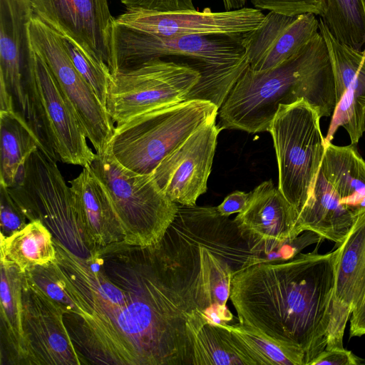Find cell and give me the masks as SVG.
<instances>
[{"label": "cell", "mask_w": 365, "mask_h": 365, "mask_svg": "<svg viewBox=\"0 0 365 365\" xmlns=\"http://www.w3.org/2000/svg\"><path fill=\"white\" fill-rule=\"evenodd\" d=\"M69 183L89 250L123 241V230L110 195L91 168H83Z\"/></svg>", "instance_id": "44dd1931"}, {"label": "cell", "mask_w": 365, "mask_h": 365, "mask_svg": "<svg viewBox=\"0 0 365 365\" xmlns=\"http://www.w3.org/2000/svg\"><path fill=\"white\" fill-rule=\"evenodd\" d=\"M320 115L307 101L280 105L268 132L279 170L278 188L298 213L306 203L325 154Z\"/></svg>", "instance_id": "ba28073f"}, {"label": "cell", "mask_w": 365, "mask_h": 365, "mask_svg": "<svg viewBox=\"0 0 365 365\" xmlns=\"http://www.w3.org/2000/svg\"><path fill=\"white\" fill-rule=\"evenodd\" d=\"M323 20L334 36L361 51L365 43V0H326Z\"/></svg>", "instance_id": "f1b7e54d"}, {"label": "cell", "mask_w": 365, "mask_h": 365, "mask_svg": "<svg viewBox=\"0 0 365 365\" xmlns=\"http://www.w3.org/2000/svg\"><path fill=\"white\" fill-rule=\"evenodd\" d=\"M53 240L70 301L63 319L83 364H192L187 322L197 308L158 244L121 241L80 257Z\"/></svg>", "instance_id": "6da1fadb"}, {"label": "cell", "mask_w": 365, "mask_h": 365, "mask_svg": "<svg viewBox=\"0 0 365 365\" xmlns=\"http://www.w3.org/2000/svg\"><path fill=\"white\" fill-rule=\"evenodd\" d=\"M29 221L11 196L7 187L0 183L1 235L9 237L23 229Z\"/></svg>", "instance_id": "836d02e7"}, {"label": "cell", "mask_w": 365, "mask_h": 365, "mask_svg": "<svg viewBox=\"0 0 365 365\" xmlns=\"http://www.w3.org/2000/svg\"><path fill=\"white\" fill-rule=\"evenodd\" d=\"M324 238L322 236L314 232L307 231L304 234L299 235L297 237L287 240L279 249L265 256L263 260L281 261L290 259L299 255L307 246L319 243Z\"/></svg>", "instance_id": "e575fe53"}, {"label": "cell", "mask_w": 365, "mask_h": 365, "mask_svg": "<svg viewBox=\"0 0 365 365\" xmlns=\"http://www.w3.org/2000/svg\"><path fill=\"white\" fill-rule=\"evenodd\" d=\"M255 8L296 16L313 14L323 17L327 9L326 0H250Z\"/></svg>", "instance_id": "d6a6232c"}, {"label": "cell", "mask_w": 365, "mask_h": 365, "mask_svg": "<svg viewBox=\"0 0 365 365\" xmlns=\"http://www.w3.org/2000/svg\"><path fill=\"white\" fill-rule=\"evenodd\" d=\"M1 262L14 264L23 273L52 262L56 248L51 232L39 221L29 223L9 237L1 235Z\"/></svg>", "instance_id": "83f0119b"}, {"label": "cell", "mask_w": 365, "mask_h": 365, "mask_svg": "<svg viewBox=\"0 0 365 365\" xmlns=\"http://www.w3.org/2000/svg\"><path fill=\"white\" fill-rule=\"evenodd\" d=\"M215 121L210 120L195 130L152 173L162 191L177 204L195 205L198 197L207 191L221 131Z\"/></svg>", "instance_id": "2e32d148"}, {"label": "cell", "mask_w": 365, "mask_h": 365, "mask_svg": "<svg viewBox=\"0 0 365 365\" xmlns=\"http://www.w3.org/2000/svg\"><path fill=\"white\" fill-rule=\"evenodd\" d=\"M307 101L320 117L331 116L336 100L332 68L320 31L297 55L262 72L247 68L219 108L217 128L268 131L280 105Z\"/></svg>", "instance_id": "3957f363"}, {"label": "cell", "mask_w": 365, "mask_h": 365, "mask_svg": "<svg viewBox=\"0 0 365 365\" xmlns=\"http://www.w3.org/2000/svg\"><path fill=\"white\" fill-rule=\"evenodd\" d=\"M250 197V192L235 191L227 195L223 202L217 207L218 212L223 216L229 217L234 213H240L247 207Z\"/></svg>", "instance_id": "74e56055"}, {"label": "cell", "mask_w": 365, "mask_h": 365, "mask_svg": "<svg viewBox=\"0 0 365 365\" xmlns=\"http://www.w3.org/2000/svg\"><path fill=\"white\" fill-rule=\"evenodd\" d=\"M33 51L47 64L76 110L97 153L107 149L114 124L91 86L77 71L58 33L33 15L29 24Z\"/></svg>", "instance_id": "8fae6325"}, {"label": "cell", "mask_w": 365, "mask_h": 365, "mask_svg": "<svg viewBox=\"0 0 365 365\" xmlns=\"http://www.w3.org/2000/svg\"><path fill=\"white\" fill-rule=\"evenodd\" d=\"M107 188L124 232V242L156 245L173 221L178 204L162 191L152 174L123 166L107 148L88 165Z\"/></svg>", "instance_id": "8992f818"}, {"label": "cell", "mask_w": 365, "mask_h": 365, "mask_svg": "<svg viewBox=\"0 0 365 365\" xmlns=\"http://www.w3.org/2000/svg\"><path fill=\"white\" fill-rule=\"evenodd\" d=\"M218 110L213 103L200 99L160 106L115 126L107 148L126 168L152 174L195 130L216 120Z\"/></svg>", "instance_id": "277c9868"}, {"label": "cell", "mask_w": 365, "mask_h": 365, "mask_svg": "<svg viewBox=\"0 0 365 365\" xmlns=\"http://www.w3.org/2000/svg\"><path fill=\"white\" fill-rule=\"evenodd\" d=\"M22 305L26 364H83L65 324L63 309L24 274Z\"/></svg>", "instance_id": "9a60e30c"}, {"label": "cell", "mask_w": 365, "mask_h": 365, "mask_svg": "<svg viewBox=\"0 0 365 365\" xmlns=\"http://www.w3.org/2000/svg\"><path fill=\"white\" fill-rule=\"evenodd\" d=\"M59 35L74 67L91 86L101 104L106 108L112 76L108 66L93 56L74 40Z\"/></svg>", "instance_id": "4dcf8cb0"}, {"label": "cell", "mask_w": 365, "mask_h": 365, "mask_svg": "<svg viewBox=\"0 0 365 365\" xmlns=\"http://www.w3.org/2000/svg\"><path fill=\"white\" fill-rule=\"evenodd\" d=\"M240 37L155 36L114 23L113 53L116 72L153 58L182 57L194 61L200 72L197 87L214 91L229 82L247 58Z\"/></svg>", "instance_id": "5b68a950"}, {"label": "cell", "mask_w": 365, "mask_h": 365, "mask_svg": "<svg viewBox=\"0 0 365 365\" xmlns=\"http://www.w3.org/2000/svg\"><path fill=\"white\" fill-rule=\"evenodd\" d=\"M193 365H258L239 336L226 323L210 322L195 309L187 322Z\"/></svg>", "instance_id": "7402d4cb"}, {"label": "cell", "mask_w": 365, "mask_h": 365, "mask_svg": "<svg viewBox=\"0 0 365 365\" xmlns=\"http://www.w3.org/2000/svg\"><path fill=\"white\" fill-rule=\"evenodd\" d=\"M24 273L1 262V364L25 365L27 352L22 324Z\"/></svg>", "instance_id": "d4e9b609"}, {"label": "cell", "mask_w": 365, "mask_h": 365, "mask_svg": "<svg viewBox=\"0 0 365 365\" xmlns=\"http://www.w3.org/2000/svg\"><path fill=\"white\" fill-rule=\"evenodd\" d=\"M227 324V323H226ZM245 344L258 365H304L303 357L259 331L238 322L227 324Z\"/></svg>", "instance_id": "f546056e"}, {"label": "cell", "mask_w": 365, "mask_h": 365, "mask_svg": "<svg viewBox=\"0 0 365 365\" xmlns=\"http://www.w3.org/2000/svg\"><path fill=\"white\" fill-rule=\"evenodd\" d=\"M356 145L326 143L320 169L342 204L357 218L365 214V160Z\"/></svg>", "instance_id": "cb8c5ba5"}, {"label": "cell", "mask_w": 365, "mask_h": 365, "mask_svg": "<svg viewBox=\"0 0 365 365\" xmlns=\"http://www.w3.org/2000/svg\"><path fill=\"white\" fill-rule=\"evenodd\" d=\"M319 21L332 68L336 100L325 141L331 142L342 127L351 144L356 145L365 132V55L336 39L322 17Z\"/></svg>", "instance_id": "e0dca14e"}, {"label": "cell", "mask_w": 365, "mask_h": 365, "mask_svg": "<svg viewBox=\"0 0 365 365\" xmlns=\"http://www.w3.org/2000/svg\"><path fill=\"white\" fill-rule=\"evenodd\" d=\"M299 213L271 180L250 192L247 207L235 217L250 251L263 258L300 235Z\"/></svg>", "instance_id": "ac0fdd59"}, {"label": "cell", "mask_w": 365, "mask_h": 365, "mask_svg": "<svg viewBox=\"0 0 365 365\" xmlns=\"http://www.w3.org/2000/svg\"><path fill=\"white\" fill-rule=\"evenodd\" d=\"M42 149L28 123L15 112L0 110V183L12 186L19 169L38 148Z\"/></svg>", "instance_id": "4316f807"}, {"label": "cell", "mask_w": 365, "mask_h": 365, "mask_svg": "<svg viewBox=\"0 0 365 365\" xmlns=\"http://www.w3.org/2000/svg\"><path fill=\"white\" fill-rule=\"evenodd\" d=\"M7 188L29 222H41L53 239L73 254L88 255L71 188L56 160L38 148Z\"/></svg>", "instance_id": "52a82bcc"}, {"label": "cell", "mask_w": 365, "mask_h": 365, "mask_svg": "<svg viewBox=\"0 0 365 365\" xmlns=\"http://www.w3.org/2000/svg\"><path fill=\"white\" fill-rule=\"evenodd\" d=\"M265 15L260 9L242 7L213 11L183 10L157 11L127 9L115 24L140 33L162 36H227L237 38L257 29Z\"/></svg>", "instance_id": "4fadbf2b"}, {"label": "cell", "mask_w": 365, "mask_h": 365, "mask_svg": "<svg viewBox=\"0 0 365 365\" xmlns=\"http://www.w3.org/2000/svg\"><path fill=\"white\" fill-rule=\"evenodd\" d=\"M361 362L351 351L342 349H324L310 365H357Z\"/></svg>", "instance_id": "8d00e7d4"}, {"label": "cell", "mask_w": 365, "mask_h": 365, "mask_svg": "<svg viewBox=\"0 0 365 365\" xmlns=\"http://www.w3.org/2000/svg\"><path fill=\"white\" fill-rule=\"evenodd\" d=\"M36 16L116 72L113 53L115 19L108 0H30Z\"/></svg>", "instance_id": "5bb4252c"}, {"label": "cell", "mask_w": 365, "mask_h": 365, "mask_svg": "<svg viewBox=\"0 0 365 365\" xmlns=\"http://www.w3.org/2000/svg\"><path fill=\"white\" fill-rule=\"evenodd\" d=\"M30 0H0V110L15 112L38 136L40 128L25 83L34 58Z\"/></svg>", "instance_id": "7c38bea8"}, {"label": "cell", "mask_w": 365, "mask_h": 365, "mask_svg": "<svg viewBox=\"0 0 365 365\" xmlns=\"http://www.w3.org/2000/svg\"><path fill=\"white\" fill-rule=\"evenodd\" d=\"M225 10H234L244 7L245 1L244 0H222Z\"/></svg>", "instance_id": "ab89813d"}, {"label": "cell", "mask_w": 365, "mask_h": 365, "mask_svg": "<svg viewBox=\"0 0 365 365\" xmlns=\"http://www.w3.org/2000/svg\"><path fill=\"white\" fill-rule=\"evenodd\" d=\"M25 277L56 302L63 309V313L70 306L61 277L54 261L46 264L36 265L24 272Z\"/></svg>", "instance_id": "1f68e13d"}, {"label": "cell", "mask_w": 365, "mask_h": 365, "mask_svg": "<svg viewBox=\"0 0 365 365\" xmlns=\"http://www.w3.org/2000/svg\"><path fill=\"white\" fill-rule=\"evenodd\" d=\"M200 72L187 63L153 58L112 74L106 110L115 126L146 111L176 103L199 83Z\"/></svg>", "instance_id": "9c48e42d"}, {"label": "cell", "mask_w": 365, "mask_h": 365, "mask_svg": "<svg viewBox=\"0 0 365 365\" xmlns=\"http://www.w3.org/2000/svg\"><path fill=\"white\" fill-rule=\"evenodd\" d=\"M362 52H363V53H364V54L365 55V49H364V51H362Z\"/></svg>", "instance_id": "60d3db41"}, {"label": "cell", "mask_w": 365, "mask_h": 365, "mask_svg": "<svg viewBox=\"0 0 365 365\" xmlns=\"http://www.w3.org/2000/svg\"><path fill=\"white\" fill-rule=\"evenodd\" d=\"M319 32L313 14L289 16L269 11L255 30L240 37L248 66L262 72L274 68L299 53Z\"/></svg>", "instance_id": "d6986e66"}, {"label": "cell", "mask_w": 365, "mask_h": 365, "mask_svg": "<svg viewBox=\"0 0 365 365\" xmlns=\"http://www.w3.org/2000/svg\"><path fill=\"white\" fill-rule=\"evenodd\" d=\"M126 9L175 11L195 9L193 0H121Z\"/></svg>", "instance_id": "d590c367"}, {"label": "cell", "mask_w": 365, "mask_h": 365, "mask_svg": "<svg viewBox=\"0 0 365 365\" xmlns=\"http://www.w3.org/2000/svg\"><path fill=\"white\" fill-rule=\"evenodd\" d=\"M365 335V297L351 313L350 319V336Z\"/></svg>", "instance_id": "f35d334b"}, {"label": "cell", "mask_w": 365, "mask_h": 365, "mask_svg": "<svg viewBox=\"0 0 365 365\" xmlns=\"http://www.w3.org/2000/svg\"><path fill=\"white\" fill-rule=\"evenodd\" d=\"M234 273L228 262L209 249L199 246L198 260L189 279L197 308L202 312L211 307L225 308Z\"/></svg>", "instance_id": "484cf974"}, {"label": "cell", "mask_w": 365, "mask_h": 365, "mask_svg": "<svg viewBox=\"0 0 365 365\" xmlns=\"http://www.w3.org/2000/svg\"><path fill=\"white\" fill-rule=\"evenodd\" d=\"M356 219L342 204L319 169L308 199L299 212L298 222L302 232L312 231L341 245Z\"/></svg>", "instance_id": "603a6c76"}, {"label": "cell", "mask_w": 365, "mask_h": 365, "mask_svg": "<svg viewBox=\"0 0 365 365\" xmlns=\"http://www.w3.org/2000/svg\"><path fill=\"white\" fill-rule=\"evenodd\" d=\"M314 252L263 261L235 272L230 298L240 324L299 354L304 365L327 346L339 254Z\"/></svg>", "instance_id": "7a4b0ae2"}, {"label": "cell", "mask_w": 365, "mask_h": 365, "mask_svg": "<svg viewBox=\"0 0 365 365\" xmlns=\"http://www.w3.org/2000/svg\"><path fill=\"white\" fill-rule=\"evenodd\" d=\"M327 349H342L346 322L365 297V214L339 245Z\"/></svg>", "instance_id": "ffe728a7"}, {"label": "cell", "mask_w": 365, "mask_h": 365, "mask_svg": "<svg viewBox=\"0 0 365 365\" xmlns=\"http://www.w3.org/2000/svg\"><path fill=\"white\" fill-rule=\"evenodd\" d=\"M244 1L246 2L247 0H244Z\"/></svg>", "instance_id": "b9f144b4"}, {"label": "cell", "mask_w": 365, "mask_h": 365, "mask_svg": "<svg viewBox=\"0 0 365 365\" xmlns=\"http://www.w3.org/2000/svg\"><path fill=\"white\" fill-rule=\"evenodd\" d=\"M25 83L51 157L83 168L90 165L96 153L88 145L85 128L50 68L34 52Z\"/></svg>", "instance_id": "30bf717a"}]
</instances>
